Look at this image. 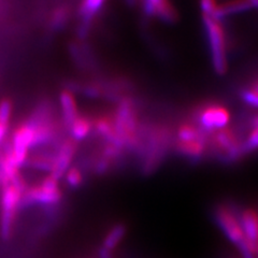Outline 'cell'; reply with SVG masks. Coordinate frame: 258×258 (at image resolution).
Wrapping results in <instances>:
<instances>
[{"instance_id": "obj_1", "label": "cell", "mask_w": 258, "mask_h": 258, "mask_svg": "<svg viewBox=\"0 0 258 258\" xmlns=\"http://www.w3.org/2000/svg\"><path fill=\"white\" fill-rule=\"evenodd\" d=\"M115 133L123 150L137 151L141 145L138 111L133 98L124 96L113 115Z\"/></svg>"}, {"instance_id": "obj_2", "label": "cell", "mask_w": 258, "mask_h": 258, "mask_svg": "<svg viewBox=\"0 0 258 258\" xmlns=\"http://www.w3.org/2000/svg\"><path fill=\"white\" fill-rule=\"evenodd\" d=\"M213 216L216 225L219 226L225 237L239 249L241 255L245 253L254 254L246 245L239 220V211L229 205L222 204L215 207Z\"/></svg>"}, {"instance_id": "obj_3", "label": "cell", "mask_w": 258, "mask_h": 258, "mask_svg": "<svg viewBox=\"0 0 258 258\" xmlns=\"http://www.w3.org/2000/svg\"><path fill=\"white\" fill-rule=\"evenodd\" d=\"M62 199V191L59 181L48 174L42 182L36 186H31L23 192L20 208H27L36 205L53 207L57 206Z\"/></svg>"}, {"instance_id": "obj_4", "label": "cell", "mask_w": 258, "mask_h": 258, "mask_svg": "<svg viewBox=\"0 0 258 258\" xmlns=\"http://www.w3.org/2000/svg\"><path fill=\"white\" fill-rule=\"evenodd\" d=\"M203 21L208 34L210 48H211L214 70L217 75L223 76L228 69L227 55H226V40L223 26L220 20L210 15H203Z\"/></svg>"}, {"instance_id": "obj_5", "label": "cell", "mask_w": 258, "mask_h": 258, "mask_svg": "<svg viewBox=\"0 0 258 258\" xmlns=\"http://www.w3.org/2000/svg\"><path fill=\"white\" fill-rule=\"evenodd\" d=\"M2 214H0V235L3 239L9 240L12 236L16 214L20 209L23 192L13 185L2 187Z\"/></svg>"}, {"instance_id": "obj_6", "label": "cell", "mask_w": 258, "mask_h": 258, "mask_svg": "<svg viewBox=\"0 0 258 258\" xmlns=\"http://www.w3.org/2000/svg\"><path fill=\"white\" fill-rule=\"evenodd\" d=\"M211 147L216 154L226 161H235L245 154L243 151V143L229 128H222L215 131L211 138Z\"/></svg>"}, {"instance_id": "obj_7", "label": "cell", "mask_w": 258, "mask_h": 258, "mask_svg": "<svg viewBox=\"0 0 258 258\" xmlns=\"http://www.w3.org/2000/svg\"><path fill=\"white\" fill-rule=\"evenodd\" d=\"M167 145V136L165 131L158 129L150 136L148 149L145 151L144 160L142 165V172L144 174H150L154 172L165 155V150Z\"/></svg>"}, {"instance_id": "obj_8", "label": "cell", "mask_w": 258, "mask_h": 258, "mask_svg": "<svg viewBox=\"0 0 258 258\" xmlns=\"http://www.w3.org/2000/svg\"><path fill=\"white\" fill-rule=\"evenodd\" d=\"M78 151V142L70 137L64 138L60 143L54 157V164L51 171V175L56 180H60L66 174L68 169L71 167L72 160H74Z\"/></svg>"}, {"instance_id": "obj_9", "label": "cell", "mask_w": 258, "mask_h": 258, "mask_svg": "<svg viewBox=\"0 0 258 258\" xmlns=\"http://www.w3.org/2000/svg\"><path fill=\"white\" fill-rule=\"evenodd\" d=\"M198 116L203 131H219L227 126L230 120L229 111L219 104L207 106L198 113Z\"/></svg>"}, {"instance_id": "obj_10", "label": "cell", "mask_w": 258, "mask_h": 258, "mask_svg": "<svg viewBox=\"0 0 258 258\" xmlns=\"http://www.w3.org/2000/svg\"><path fill=\"white\" fill-rule=\"evenodd\" d=\"M239 220L247 247L256 256L258 244V211L254 208H244L239 211Z\"/></svg>"}, {"instance_id": "obj_11", "label": "cell", "mask_w": 258, "mask_h": 258, "mask_svg": "<svg viewBox=\"0 0 258 258\" xmlns=\"http://www.w3.org/2000/svg\"><path fill=\"white\" fill-rule=\"evenodd\" d=\"M143 10L148 16H155L167 23L177 21L176 10L169 0H143Z\"/></svg>"}, {"instance_id": "obj_12", "label": "cell", "mask_w": 258, "mask_h": 258, "mask_svg": "<svg viewBox=\"0 0 258 258\" xmlns=\"http://www.w3.org/2000/svg\"><path fill=\"white\" fill-rule=\"evenodd\" d=\"M59 103L61 110V123L69 134V129L79 116V110L75 95L67 90H62L59 94Z\"/></svg>"}, {"instance_id": "obj_13", "label": "cell", "mask_w": 258, "mask_h": 258, "mask_svg": "<svg viewBox=\"0 0 258 258\" xmlns=\"http://www.w3.org/2000/svg\"><path fill=\"white\" fill-rule=\"evenodd\" d=\"M93 131H95L97 136H99L100 138L106 141V143L114 144L115 147L123 150V148L120 147V144L118 142L117 136L115 133L113 115H100L95 117Z\"/></svg>"}, {"instance_id": "obj_14", "label": "cell", "mask_w": 258, "mask_h": 258, "mask_svg": "<svg viewBox=\"0 0 258 258\" xmlns=\"http://www.w3.org/2000/svg\"><path fill=\"white\" fill-rule=\"evenodd\" d=\"M175 151L182 156L190 159H198L203 157L207 151V138L188 141L177 140L175 143Z\"/></svg>"}, {"instance_id": "obj_15", "label": "cell", "mask_w": 258, "mask_h": 258, "mask_svg": "<svg viewBox=\"0 0 258 258\" xmlns=\"http://www.w3.org/2000/svg\"><path fill=\"white\" fill-rule=\"evenodd\" d=\"M56 149L50 148L46 151H42L37 153L35 155L28 156L26 165L35 170L42 171V172H50L52 171L53 164H54V157L56 154Z\"/></svg>"}, {"instance_id": "obj_16", "label": "cell", "mask_w": 258, "mask_h": 258, "mask_svg": "<svg viewBox=\"0 0 258 258\" xmlns=\"http://www.w3.org/2000/svg\"><path fill=\"white\" fill-rule=\"evenodd\" d=\"M94 127V118L90 117L88 115L79 114L76 120L72 123L69 129V137L74 139L75 141L79 142L86 139L88 136L93 132Z\"/></svg>"}, {"instance_id": "obj_17", "label": "cell", "mask_w": 258, "mask_h": 258, "mask_svg": "<svg viewBox=\"0 0 258 258\" xmlns=\"http://www.w3.org/2000/svg\"><path fill=\"white\" fill-rule=\"evenodd\" d=\"M253 6L248 0H229V2H226L222 5L217 6L216 10L213 14V18L221 20L231 14H237L251 10Z\"/></svg>"}, {"instance_id": "obj_18", "label": "cell", "mask_w": 258, "mask_h": 258, "mask_svg": "<svg viewBox=\"0 0 258 258\" xmlns=\"http://www.w3.org/2000/svg\"><path fill=\"white\" fill-rule=\"evenodd\" d=\"M71 16L70 8L66 5L56 7L47 21V29L50 32H58L67 26Z\"/></svg>"}, {"instance_id": "obj_19", "label": "cell", "mask_w": 258, "mask_h": 258, "mask_svg": "<svg viewBox=\"0 0 258 258\" xmlns=\"http://www.w3.org/2000/svg\"><path fill=\"white\" fill-rule=\"evenodd\" d=\"M107 0H81L78 16L80 21L94 23L96 15L102 9Z\"/></svg>"}, {"instance_id": "obj_20", "label": "cell", "mask_w": 258, "mask_h": 258, "mask_svg": "<svg viewBox=\"0 0 258 258\" xmlns=\"http://www.w3.org/2000/svg\"><path fill=\"white\" fill-rule=\"evenodd\" d=\"M127 226L124 223H117L112 226L106 237L103 238L102 245L104 248L109 249L110 252H114V249L120 244V242L126 236Z\"/></svg>"}, {"instance_id": "obj_21", "label": "cell", "mask_w": 258, "mask_h": 258, "mask_svg": "<svg viewBox=\"0 0 258 258\" xmlns=\"http://www.w3.org/2000/svg\"><path fill=\"white\" fill-rule=\"evenodd\" d=\"M201 138H206L204 131L192 124L185 123L177 129V140L188 141Z\"/></svg>"}, {"instance_id": "obj_22", "label": "cell", "mask_w": 258, "mask_h": 258, "mask_svg": "<svg viewBox=\"0 0 258 258\" xmlns=\"http://www.w3.org/2000/svg\"><path fill=\"white\" fill-rule=\"evenodd\" d=\"M79 93L91 99H98L103 97V88L100 81H88L81 82Z\"/></svg>"}, {"instance_id": "obj_23", "label": "cell", "mask_w": 258, "mask_h": 258, "mask_svg": "<svg viewBox=\"0 0 258 258\" xmlns=\"http://www.w3.org/2000/svg\"><path fill=\"white\" fill-rule=\"evenodd\" d=\"M67 186L72 189H77L82 186L84 183V174L82 170L77 166H71L63 176Z\"/></svg>"}, {"instance_id": "obj_24", "label": "cell", "mask_w": 258, "mask_h": 258, "mask_svg": "<svg viewBox=\"0 0 258 258\" xmlns=\"http://www.w3.org/2000/svg\"><path fill=\"white\" fill-rule=\"evenodd\" d=\"M13 112V103L11 99L4 98L0 100V123L5 125L10 124V119Z\"/></svg>"}, {"instance_id": "obj_25", "label": "cell", "mask_w": 258, "mask_h": 258, "mask_svg": "<svg viewBox=\"0 0 258 258\" xmlns=\"http://www.w3.org/2000/svg\"><path fill=\"white\" fill-rule=\"evenodd\" d=\"M258 150V126H253V129L249 133L247 139L243 142L244 153L254 152Z\"/></svg>"}, {"instance_id": "obj_26", "label": "cell", "mask_w": 258, "mask_h": 258, "mask_svg": "<svg viewBox=\"0 0 258 258\" xmlns=\"http://www.w3.org/2000/svg\"><path fill=\"white\" fill-rule=\"evenodd\" d=\"M242 98L243 100L249 104V106H253L255 108H258V90L255 87L247 88L244 90L242 93Z\"/></svg>"}, {"instance_id": "obj_27", "label": "cell", "mask_w": 258, "mask_h": 258, "mask_svg": "<svg viewBox=\"0 0 258 258\" xmlns=\"http://www.w3.org/2000/svg\"><path fill=\"white\" fill-rule=\"evenodd\" d=\"M216 0H200V9L203 11V15L213 16L216 8H217Z\"/></svg>"}, {"instance_id": "obj_28", "label": "cell", "mask_w": 258, "mask_h": 258, "mask_svg": "<svg viewBox=\"0 0 258 258\" xmlns=\"http://www.w3.org/2000/svg\"><path fill=\"white\" fill-rule=\"evenodd\" d=\"M8 132H9V125H5L3 123H0V150H2L3 144L7 139Z\"/></svg>"}, {"instance_id": "obj_29", "label": "cell", "mask_w": 258, "mask_h": 258, "mask_svg": "<svg viewBox=\"0 0 258 258\" xmlns=\"http://www.w3.org/2000/svg\"><path fill=\"white\" fill-rule=\"evenodd\" d=\"M99 258H113V252H110L109 249L104 248L103 246H100L98 251Z\"/></svg>"}, {"instance_id": "obj_30", "label": "cell", "mask_w": 258, "mask_h": 258, "mask_svg": "<svg viewBox=\"0 0 258 258\" xmlns=\"http://www.w3.org/2000/svg\"><path fill=\"white\" fill-rule=\"evenodd\" d=\"M249 3H251V5L253 6V8H258V0H248Z\"/></svg>"}, {"instance_id": "obj_31", "label": "cell", "mask_w": 258, "mask_h": 258, "mask_svg": "<svg viewBox=\"0 0 258 258\" xmlns=\"http://www.w3.org/2000/svg\"><path fill=\"white\" fill-rule=\"evenodd\" d=\"M253 126H258V114L253 119Z\"/></svg>"}, {"instance_id": "obj_32", "label": "cell", "mask_w": 258, "mask_h": 258, "mask_svg": "<svg viewBox=\"0 0 258 258\" xmlns=\"http://www.w3.org/2000/svg\"><path fill=\"white\" fill-rule=\"evenodd\" d=\"M254 87H255V88H257V90H258V82L255 84V86H254Z\"/></svg>"}]
</instances>
